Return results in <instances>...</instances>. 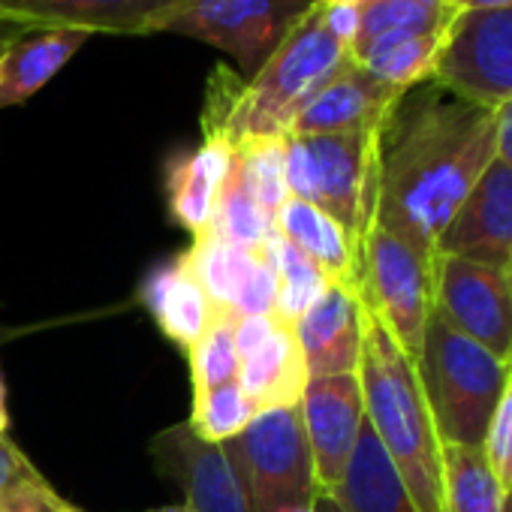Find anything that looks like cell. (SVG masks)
Returning <instances> with one entry per match:
<instances>
[{"instance_id": "52a82bcc", "label": "cell", "mask_w": 512, "mask_h": 512, "mask_svg": "<svg viewBox=\"0 0 512 512\" xmlns=\"http://www.w3.org/2000/svg\"><path fill=\"white\" fill-rule=\"evenodd\" d=\"M220 446L238 473L250 512H281L317 500L320 485L299 407L253 416L238 437Z\"/></svg>"}, {"instance_id": "4fadbf2b", "label": "cell", "mask_w": 512, "mask_h": 512, "mask_svg": "<svg viewBox=\"0 0 512 512\" xmlns=\"http://www.w3.org/2000/svg\"><path fill=\"white\" fill-rule=\"evenodd\" d=\"M151 458L163 476L181 485L193 512H250L229 455L202 440L190 422L163 428L151 440Z\"/></svg>"}, {"instance_id": "603a6c76", "label": "cell", "mask_w": 512, "mask_h": 512, "mask_svg": "<svg viewBox=\"0 0 512 512\" xmlns=\"http://www.w3.org/2000/svg\"><path fill=\"white\" fill-rule=\"evenodd\" d=\"M260 247L235 244V241L217 238L214 232L193 235V244L184 250V256L217 317L232 320L235 305L256 269V260H260Z\"/></svg>"}, {"instance_id": "5b68a950", "label": "cell", "mask_w": 512, "mask_h": 512, "mask_svg": "<svg viewBox=\"0 0 512 512\" xmlns=\"http://www.w3.org/2000/svg\"><path fill=\"white\" fill-rule=\"evenodd\" d=\"M377 133L287 136V190L335 217L356 244L374 220L377 202Z\"/></svg>"}, {"instance_id": "5bb4252c", "label": "cell", "mask_w": 512, "mask_h": 512, "mask_svg": "<svg viewBox=\"0 0 512 512\" xmlns=\"http://www.w3.org/2000/svg\"><path fill=\"white\" fill-rule=\"evenodd\" d=\"M181 0H0V19L22 28H70L121 37H154Z\"/></svg>"}, {"instance_id": "9c48e42d", "label": "cell", "mask_w": 512, "mask_h": 512, "mask_svg": "<svg viewBox=\"0 0 512 512\" xmlns=\"http://www.w3.org/2000/svg\"><path fill=\"white\" fill-rule=\"evenodd\" d=\"M431 79L488 112L512 100V7L455 10Z\"/></svg>"}, {"instance_id": "74e56055", "label": "cell", "mask_w": 512, "mask_h": 512, "mask_svg": "<svg viewBox=\"0 0 512 512\" xmlns=\"http://www.w3.org/2000/svg\"><path fill=\"white\" fill-rule=\"evenodd\" d=\"M10 428V410H7V389H4V380H0V437L7 434Z\"/></svg>"}, {"instance_id": "1f68e13d", "label": "cell", "mask_w": 512, "mask_h": 512, "mask_svg": "<svg viewBox=\"0 0 512 512\" xmlns=\"http://www.w3.org/2000/svg\"><path fill=\"white\" fill-rule=\"evenodd\" d=\"M482 452H485V461H488L491 473L497 476L503 494L512 503V365H509L500 401L488 419V428L482 437Z\"/></svg>"}, {"instance_id": "4316f807", "label": "cell", "mask_w": 512, "mask_h": 512, "mask_svg": "<svg viewBox=\"0 0 512 512\" xmlns=\"http://www.w3.org/2000/svg\"><path fill=\"white\" fill-rule=\"evenodd\" d=\"M359 37L356 43L383 34H434L446 31L455 10L449 4H425V0H359ZM353 43V46H356Z\"/></svg>"}, {"instance_id": "cb8c5ba5", "label": "cell", "mask_w": 512, "mask_h": 512, "mask_svg": "<svg viewBox=\"0 0 512 512\" xmlns=\"http://www.w3.org/2000/svg\"><path fill=\"white\" fill-rule=\"evenodd\" d=\"M440 40H443V31H434V34H383V37L356 43L350 49V58L365 73H371L377 82H383L395 91H407V88L431 79Z\"/></svg>"}, {"instance_id": "d590c367", "label": "cell", "mask_w": 512, "mask_h": 512, "mask_svg": "<svg viewBox=\"0 0 512 512\" xmlns=\"http://www.w3.org/2000/svg\"><path fill=\"white\" fill-rule=\"evenodd\" d=\"M314 509H317V512H344V509H341V503H338L332 494H326V491H320V494H317Z\"/></svg>"}, {"instance_id": "484cf974", "label": "cell", "mask_w": 512, "mask_h": 512, "mask_svg": "<svg viewBox=\"0 0 512 512\" xmlns=\"http://www.w3.org/2000/svg\"><path fill=\"white\" fill-rule=\"evenodd\" d=\"M205 232H214L217 238L247 244V247H260L278 232L275 220L260 205H256L253 193L247 190V184H244V178H241V172L235 166V154H232L229 175H226V181H223V187L217 193L211 226Z\"/></svg>"}, {"instance_id": "f1b7e54d", "label": "cell", "mask_w": 512, "mask_h": 512, "mask_svg": "<svg viewBox=\"0 0 512 512\" xmlns=\"http://www.w3.org/2000/svg\"><path fill=\"white\" fill-rule=\"evenodd\" d=\"M275 256H278L275 320H281L284 326L293 329L314 308V302L329 290L332 281L317 269V263L308 260V256L299 247L284 241L281 232L275 235Z\"/></svg>"}, {"instance_id": "83f0119b", "label": "cell", "mask_w": 512, "mask_h": 512, "mask_svg": "<svg viewBox=\"0 0 512 512\" xmlns=\"http://www.w3.org/2000/svg\"><path fill=\"white\" fill-rule=\"evenodd\" d=\"M284 139L287 136L247 139V142H241V145L232 148L235 166H238L247 190L253 193L256 205H260L272 220L278 217L281 205L290 199V190H287V163H284Z\"/></svg>"}, {"instance_id": "3957f363", "label": "cell", "mask_w": 512, "mask_h": 512, "mask_svg": "<svg viewBox=\"0 0 512 512\" xmlns=\"http://www.w3.org/2000/svg\"><path fill=\"white\" fill-rule=\"evenodd\" d=\"M359 383L365 419L398 470L419 512H443V443L434 428L416 365L362 308V359Z\"/></svg>"}, {"instance_id": "ffe728a7", "label": "cell", "mask_w": 512, "mask_h": 512, "mask_svg": "<svg viewBox=\"0 0 512 512\" xmlns=\"http://www.w3.org/2000/svg\"><path fill=\"white\" fill-rule=\"evenodd\" d=\"M275 226L284 241L299 247L311 263L332 281V284H347L356 290L359 284V244L356 238L323 208L302 202V199H287L275 217Z\"/></svg>"}, {"instance_id": "7c38bea8", "label": "cell", "mask_w": 512, "mask_h": 512, "mask_svg": "<svg viewBox=\"0 0 512 512\" xmlns=\"http://www.w3.org/2000/svg\"><path fill=\"white\" fill-rule=\"evenodd\" d=\"M512 275V169L497 157L470 187L437 250Z\"/></svg>"}, {"instance_id": "836d02e7", "label": "cell", "mask_w": 512, "mask_h": 512, "mask_svg": "<svg viewBox=\"0 0 512 512\" xmlns=\"http://www.w3.org/2000/svg\"><path fill=\"white\" fill-rule=\"evenodd\" d=\"M494 157L512 169V100L494 109Z\"/></svg>"}, {"instance_id": "ac0fdd59", "label": "cell", "mask_w": 512, "mask_h": 512, "mask_svg": "<svg viewBox=\"0 0 512 512\" xmlns=\"http://www.w3.org/2000/svg\"><path fill=\"white\" fill-rule=\"evenodd\" d=\"M139 296L157 329L184 353L205 335L214 320V308L202 293L199 281L193 278L184 253H175L160 266H154L145 275Z\"/></svg>"}, {"instance_id": "30bf717a", "label": "cell", "mask_w": 512, "mask_h": 512, "mask_svg": "<svg viewBox=\"0 0 512 512\" xmlns=\"http://www.w3.org/2000/svg\"><path fill=\"white\" fill-rule=\"evenodd\" d=\"M434 314L482 344L494 356L512 362V275L434 253Z\"/></svg>"}, {"instance_id": "2e32d148", "label": "cell", "mask_w": 512, "mask_h": 512, "mask_svg": "<svg viewBox=\"0 0 512 512\" xmlns=\"http://www.w3.org/2000/svg\"><path fill=\"white\" fill-rule=\"evenodd\" d=\"M308 380L356 374L362 359V302L347 284H329L314 308L293 326Z\"/></svg>"}, {"instance_id": "8992f818", "label": "cell", "mask_w": 512, "mask_h": 512, "mask_svg": "<svg viewBox=\"0 0 512 512\" xmlns=\"http://www.w3.org/2000/svg\"><path fill=\"white\" fill-rule=\"evenodd\" d=\"M359 302L398 347L419 359L425 326L434 314V253L371 220L359 241Z\"/></svg>"}, {"instance_id": "7402d4cb", "label": "cell", "mask_w": 512, "mask_h": 512, "mask_svg": "<svg viewBox=\"0 0 512 512\" xmlns=\"http://www.w3.org/2000/svg\"><path fill=\"white\" fill-rule=\"evenodd\" d=\"M332 497L341 503L344 512H419L389 455L374 437L368 419L362 425L347 473Z\"/></svg>"}, {"instance_id": "e0dca14e", "label": "cell", "mask_w": 512, "mask_h": 512, "mask_svg": "<svg viewBox=\"0 0 512 512\" xmlns=\"http://www.w3.org/2000/svg\"><path fill=\"white\" fill-rule=\"evenodd\" d=\"M94 40L70 28H25L0 49V109L37 97L73 58Z\"/></svg>"}, {"instance_id": "277c9868", "label": "cell", "mask_w": 512, "mask_h": 512, "mask_svg": "<svg viewBox=\"0 0 512 512\" xmlns=\"http://www.w3.org/2000/svg\"><path fill=\"white\" fill-rule=\"evenodd\" d=\"M413 365L440 443L482 446L512 362L494 356L431 314Z\"/></svg>"}, {"instance_id": "d6986e66", "label": "cell", "mask_w": 512, "mask_h": 512, "mask_svg": "<svg viewBox=\"0 0 512 512\" xmlns=\"http://www.w3.org/2000/svg\"><path fill=\"white\" fill-rule=\"evenodd\" d=\"M232 148L220 139H202L190 151H178L166 163V205L172 220L199 235L211 226L217 193L229 175Z\"/></svg>"}, {"instance_id": "8d00e7d4", "label": "cell", "mask_w": 512, "mask_h": 512, "mask_svg": "<svg viewBox=\"0 0 512 512\" xmlns=\"http://www.w3.org/2000/svg\"><path fill=\"white\" fill-rule=\"evenodd\" d=\"M25 28L22 25H16V22H7V19H0V49H4L16 34H22Z\"/></svg>"}, {"instance_id": "6da1fadb", "label": "cell", "mask_w": 512, "mask_h": 512, "mask_svg": "<svg viewBox=\"0 0 512 512\" xmlns=\"http://www.w3.org/2000/svg\"><path fill=\"white\" fill-rule=\"evenodd\" d=\"M491 160L494 112L434 79L407 88L377 133L374 223L434 253Z\"/></svg>"}, {"instance_id": "9a60e30c", "label": "cell", "mask_w": 512, "mask_h": 512, "mask_svg": "<svg viewBox=\"0 0 512 512\" xmlns=\"http://www.w3.org/2000/svg\"><path fill=\"white\" fill-rule=\"evenodd\" d=\"M404 91L365 73L353 58L302 106L287 136H329L380 130Z\"/></svg>"}, {"instance_id": "8fae6325", "label": "cell", "mask_w": 512, "mask_h": 512, "mask_svg": "<svg viewBox=\"0 0 512 512\" xmlns=\"http://www.w3.org/2000/svg\"><path fill=\"white\" fill-rule=\"evenodd\" d=\"M302 428L308 437L320 491L332 494L353 458L365 425V398L359 374H335L308 380L299 401Z\"/></svg>"}, {"instance_id": "f35d334b", "label": "cell", "mask_w": 512, "mask_h": 512, "mask_svg": "<svg viewBox=\"0 0 512 512\" xmlns=\"http://www.w3.org/2000/svg\"><path fill=\"white\" fill-rule=\"evenodd\" d=\"M311 7H332V4H356V0H308Z\"/></svg>"}, {"instance_id": "f546056e", "label": "cell", "mask_w": 512, "mask_h": 512, "mask_svg": "<svg viewBox=\"0 0 512 512\" xmlns=\"http://www.w3.org/2000/svg\"><path fill=\"white\" fill-rule=\"evenodd\" d=\"M253 416H256V410L250 407L241 383L232 380V383H223L217 389L196 392L187 422L202 440L220 446V443L238 437L253 422Z\"/></svg>"}, {"instance_id": "ba28073f", "label": "cell", "mask_w": 512, "mask_h": 512, "mask_svg": "<svg viewBox=\"0 0 512 512\" xmlns=\"http://www.w3.org/2000/svg\"><path fill=\"white\" fill-rule=\"evenodd\" d=\"M308 7V0H181L160 19L157 34H175L220 49L238 64V73L250 79Z\"/></svg>"}, {"instance_id": "60d3db41", "label": "cell", "mask_w": 512, "mask_h": 512, "mask_svg": "<svg viewBox=\"0 0 512 512\" xmlns=\"http://www.w3.org/2000/svg\"><path fill=\"white\" fill-rule=\"evenodd\" d=\"M58 512H82V509H79V506H73V503H67V500H64V506H61V509H58Z\"/></svg>"}, {"instance_id": "7a4b0ae2", "label": "cell", "mask_w": 512, "mask_h": 512, "mask_svg": "<svg viewBox=\"0 0 512 512\" xmlns=\"http://www.w3.org/2000/svg\"><path fill=\"white\" fill-rule=\"evenodd\" d=\"M347 61L350 46L329 31L323 7H308L250 79L226 64L214 67L205 85L202 139H220L235 148L247 139L287 136L302 106Z\"/></svg>"}, {"instance_id": "e575fe53", "label": "cell", "mask_w": 512, "mask_h": 512, "mask_svg": "<svg viewBox=\"0 0 512 512\" xmlns=\"http://www.w3.org/2000/svg\"><path fill=\"white\" fill-rule=\"evenodd\" d=\"M452 10H497L512 7V0H449Z\"/></svg>"}, {"instance_id": "4dcf8cb0", "label": "cell", "mask_w": 512, "mask_h": 512, "mask_svg": "<svg viewBox=\"0 0 512 512\" xmlns=\"http://www.w3.org/2000/svg\"><path fill=\"white\" fill-rule=\"evenodd\" d=\"M232 326H235V320L214 314V320L205 329V335L187 350L193 395L238 380V353H235Z\"/></svg>"}, {"instance_id": "44dd1931", "label": "cell", "mask_w": 512, "mask_h": 512, "mask_svg": "<svg viewBox=\"0 0 512 512\" xmlns=\"http://www.w3.org/2000/svg\"><path fill=\"white\" fill-rule=\"evenodd\" d=\"M238 383L256 416L269 410L299 407L302 392L308 386V368L296 332L281 323L263 347L238 359Z\"/></svg>"}, {"instance_id": "d6a6232c", "label": "cell", "mask_w": 512, "mask_h": 512, "mask_svg": "<svg viewBox=\"0 0 512 512\" xmlns=\"http://www.w3.org/2000/svg\"><path fill=\"white\" fill-rule=\"evenodd\" d=\"M40 479L28 455L4 434L0 437V512H13L22 494Z\"/></svg>"}, {"instance_id": "ab89813d", "label": "cell", "mask_w": 512, "mask_h": 512, "mask_svg": "<svg viewBox=\"0 0 512 512\" xmlns=\"http://www.w3.org/2000/svg\"><path fill=\"white\" fill-rule=\"evenodd\" d=\"M145 512H193L187 503H181V506H160V509H145Z\"/></svg>"}, {"instance_id": "d4e9b609", "label": "cell", "mask_w": 512, "mask_h": 512, "mask_svg": "<svg viewBox=\"0 0 512 512\" xmlns=\"http://www.w3.org/2000/svg\"><path fill=\"white\" fill-rule=\"evenodd\" d=\"M443 512H509L482 446L443 443Z\"/></svg>"}]
</instances>
